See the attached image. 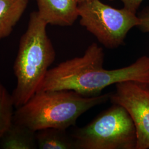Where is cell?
I'll return each instance as SVG.
<instances>
[{
    "mask_svg": "<svg viewBox=\"0 0 149 149\" xmlns=\"http://www.w3.org/2000/svg\"><path fill=\"white\" fill-rule=\"evenodd\" d=\"M104 59L103 48L92 43L83 56L49 70L38 91L72 90L82 96L92 97L101 95L108 86L123 81L149 84L148 56H141L129 66L111 70L104 69Z\"/></svg>",
    "mask_w": 149,
    "mask_h": 149,
    "instance_id": "1",
    "label": "cell"
},
{
    "mask_svg": "<svg viewBox=\"0 0 149 149\" xmlns=\"http://www.w3.org/2000/svg\"><path fill=\"white\" fill-rule=\"evenodd\" d=\"M110 93L86 97L72 90L38 91L17 108L13 122L37 132L48 128L67 129L92 108L109 100Z\"/></svg>",
    "mask_w": 149,
    "mask_h": 149,
    "instance_id": "2",
    "label": "cell"
},
{
    "mask_svg": "<svg viewBox=\"0 0 149 149\" xmlns=\"http://www.w3.org/2000/svg\"><path fill=\"white\" fill-rule=\"evenodd\" d=\"M47 25L37 11L33 12L21 38L13 65L17 84L11 94L16 108L37 92L55 59V51L47 33Z\"/></svg>",
    "mask_w": 149,
    "mask_h": 149,
    "instance_id": "3",
    "label": "cell"
},
{
    "mask_svg": "<svg viewBox=\"0 0 149 149\" xmlns=\"http://www.w3.org/2000/svg\"><path fill=\"white\" fill-rule=\"evenodd\" d=\"M71 136L75 149H135L133 122L122 106L113 104Z\"/></svg>",
    "mask_w": 149,
    "mask_h": 149,
    "instance_id": "4",
    "label": "cell"
},
{
    "mask_svg": "<svg viewBox=\"0 0 149 149\" xmlns=\"http://www.w3.org/2000/svg\"><path fill=\"white\" fill-rule=\"evenodd\" d=\"M80 24L106 48L124 45L129 32L140 21L136 14L123 7L119 9L100 0L79 1Z\"/></svg>",
    "mask_w": 149,
    "mask_h": 149,
    "instance_id": "5",
    "label": "cell"
},
{
    "mask_svg": "<svg viewBox=\"0 0 149 149\" xmlns=\"http://www.w3.org/2000/svg\"><path fill=\"white\" fill-rule=\"evenodd\" d=\"M109 100L125 109L135 125V149H149V88L146 84L133 81L116 84Z\"/></svg>",
    "mask_w": 149,
    "mask_h": 149,
    "instance_id": "6",
    "label": "cell"
},
{
    "mask_svg": "<svg viewBox=\"0 0 149 149\" xmlns=\"http://www.w3.org/2000/svg\"><path fill=\"white\" fill-rule=\"evenodd\" d=\"M38 15L47 24L69 27L79 17V0H37Z\"/></svg>",
    "mask_w": 149,
    "mask_h": 149,
    "instance_id": "7",
    "label": "cell"
},
{
    "mask_svg": "<svg viewBox=\"0 0 149 149\" xmlns=\"http://www.w3.org/2000/svg\"><path fill=\"white\" fill-rule=\"evenodd\" d=\"M0 148L34 149L38 148L36 132L13 122L0 141Z\"/></svg>",
    "mask_w": 149,
    "mask_h": 149,
    "instance_id": "8",
    "label": "cell"
},
{
    "mask_svg": "<svg viewBox=\"0 0 149 149\" xmlns=\"http://www.w3.org/2000/svg\"><path fill=\"white\" fill-rule=\"evenodd\" d=\"M28 2L29 0H0V41L10 36Z\"/></svg>",
    "mask_w": 149,
    "mask_h": 149,
    "instance_id": "9",
    "label": "cell"
},
{
    "mask_svg": "<svg viewBox=\"0 0 149 149\" xmlns=\"http://www.w3.org/2000/svg\"><path fill=\"white\" fill-rule=\"evenodd\" d=\"M38 148L40 149H75L74 141L66 129L48 128L36 132Z\"/></svg>",
    "mask_w": 149,
    "mask_h": 149,
    "instance_id": "10",
    "label": "cell"
},
{
    "mask_svg": "<svg viewBox=\"0 0 149 149\" xmlns=\"http://www.w3.org/2000/svg\"><path fill=\"white\" fill-rule=\"evenodd\" d=\"M14 107L12 95L0 82V141L13 123Z\"/></svg>",
    "mask_w": 149,
    "mask_h": 149,
    "instance_id": "11",
    "label": "cell"
},
{
    "mask_svg": "<svg viewBox=\"0 0 149 149\" xmlns=\"http://www.w3.org/2000/svg\"><path fill=\"white\" fill-rule=\"evenodd\" d=\"M140 23L137 28L144 33H149V6H146L136 13Z\"/></svg>",
    "mask_w": 149,
    "mask_h": 149,
    "instance_id": "12",
    "label": "cell"
},
{
    "mask_svg": "<svg viewBox=\"0 0 149 149\" xmlns=\"http://www.w3.org/2000/svg\"><path fill=\"white\" fill-rule=\"evenodd\" d=\"M113 1L115 0H109ZM123 4L124 7L134 13L136 14L138 10L144 0H120Z\"/></svg>",
    "mask_w": 149,
    "mask_h": 149,
    "instance_id": "13",
    "label": "cell"
},
{
    "mask_svg": "<svg viewBox=\"0 0 149 149\" xmlns=\"http://www.w3.org/2000/svg\"><path fill=\"white\" fill-rule=\"evenodd\" d=\"M88 1V0H79V1Z\"/></svg>",
    "mask_w": 149,
    "mask_h": 149,
    "instance_id": "14",
    "label": "cell"
},
{
    "mask_svg": "<svg viewBox=\"0 0 149 149\" xmlns=\"http://www.w3.org/2000/svg\"><path fill=\"white\" fill-rule=\"evenodd\" d=\"M146 85L148 86V88H149V83L148 84H146Z\"/></svg>",
    "mask_w": 149,
    "mask_h": 149,
    "instance_id": "15",
    "label": "cell"
}]
</instances>
